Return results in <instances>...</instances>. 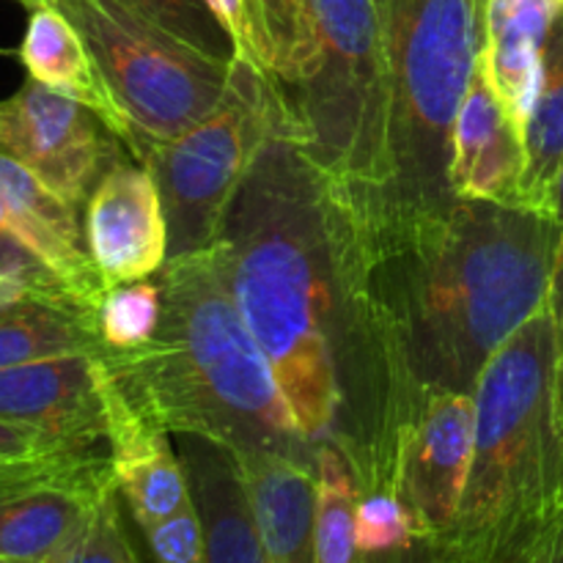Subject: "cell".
<instances>
[{
  "label": "cell",
  "instance_id": "obj_31",
  "mask_svg": "<svg viewBox=\"0 0 563 563\" xmlns=\"http://www.w3.org/2000/svg\"><path fill=\"white\" fill-rule=\"evenodd\" d=\"M0 275H3V278L22 280V284H27L31 289L44 291V295L69 297V300H75L71 291L58 280V275H55L47 264L38 262L36 253L14 234V229L5 223L3 212H0Z\"/></svg>",
  "mask_w": 563,
  "mask_h": 563
},
{
  "label": "cell",
  "instance_id": "obj_34",
  "mask_svg": "<svg viewBox=\"0 0 563 563\" xmlns=\"http://www.w3.org/2000/svg\"><path fill=\"white\" fill-rule=\"evenodd\" d=\"M363 563H440L438 555L427 548L423 539H418L410 550L396 555H383V559H363Z\"/></svg>",
  "mask_w": 563,
  "mask_h": 563
},
{
  "label": "cell",
  "instance_id": "obj_7",
  "mask_svg": "<svg viewBox=\"0 0 563 563\" xmlns=\"http://www.w3.org/2000/svg\"><path fill=\"white\" fill-rule=\"evenodd\" d=\"M297 143V126L278 82L245 58H234L212 113L165 143H152L141 163L157 181L168 223V258L207 251L223 214L258 154L275 137Z\"/></svg>",
  "mask_w": 563,
  "mask_h": 563
},
{
  "label": "cell",
  "instance_id": "obj_12",
  "mask_svg": "<svg viewBox=\"0 0 563 563\" xmlns=\"http://www.w3.org/2000/svg\"><path fill=\"white\" fill-rule=\"evenodd\" d=\"M110 165L82 207V234L93 267L110 286L146 280L168 262V223L157 181L143 163Z\"/></svg>",
  "mask_w": 563,
  "mask_h": 563
},
{
  "label": "cell",
  "instance_id": "obj_35",
  "mask_svg": "<svg viewBox=\"0 0 563 563\" xmlns=\"http://www.w3.org/2000/svg\"><path fill=\"white\" fill-rule=\"evenodd\" d=\"M544 212L553 214L555 220H561V223H563V165H561L559 176H555L553 187H550V196H548V203H544Z\"/></svg>",
  "mask_w": 563,
  "mask_h": 563
},
{
  "label": "cell",
  "instance_id": "obj_10",
  "mask_svg": "<svg viewBox=\"0 0 563 563\" xmlns=\"http://www.w3.org/2000/svg\"><path fill=\"white\" fill-rule=\"evenodd\" d=\"M0 152L25 165L75 209L86 207L110 165L132 157L93 110L31 77L0 99Z\"/></svg>",
  "mask_w": 563,
  "mask_h": 563
},
{
  "label": "cell",
  "instance_id": "obj_19",
  "mask_svg": "<svg viewBox=\"0 0 563 563\" xmlns=\"http://www.w3.org/2000/svg\"><path fill=\"white\" fill-rule=\"evenodd\" d=\"M16 58L25 66L27 77L75 102L86 104L88 110L99 115L137 159V137L132 132L130 121L115 104L102 71L93 64L86 42L71 25L69 16L55 3H44L31 9L27 16L25 36L16 47Z\"/></svg>",
  "mask_w": 563,
  "mask_h": 563
},
{
  "label": "cell",
  "instance_id": "obj_39",
  "mask_svg": "<svg viewBox=\"0 0 563 563\" xmlns=\"http://www.w3.org/2000/svg\"><path fill=\"white\" fill-rule=\"evenodd\" d=\"M0 563H42V561H14V559H0Z\"/></svg>",
  "mask_w": 563,
  "mask_h": 563
},
{
  "label": "cell",
  "instance_id": "obj_15",
  "mask_svg": "<svg viewBox=\"0 0 563 563\" xmlns=\"http://www.w3.org/2000/svg\"><path fill=\"white\" fill-rule=\"evenodd\" d=\"M526 135L495 97L482 64L471 77L454 124L451 190L465 201L522 203Z\"/></svg>",
  "mask_w": 563,
  "mask_h": 563
},
{
  "label": "cell",
  "instance_id": "obj_17",
  "mask_svg": "<svg viewBox=\"0 0 563 563\" xmlns=\"http://www.w3.org/2000/svg\"><path fill=\"white\" fill-rule=\"evenodd\" d=\"M110 462L121 500L130 506L135 526H148L176 515L192 500L185 465L170 434L143 421L124 405L108 374Z\"/></svg>",
  "mask_w": 563,
  "mask_h": 563
},
{
  "label": "cell",
  "instance_id": "obj_22",
  "mask_svg": "<svg viewBox=\"0 0 563 563\" xmlns=\"http://www.w3.org/2000/svg\"><path fill=\"white\" fill-rule=\"evenodd\" d=\"M563 165V9L553 20L542 53V82L526 126L522 203L544 212L550 187Z\"/></svg>",
  "mask_w": 563,
  "mask_h": 563
},
{
  "label": "cell",
  "instance_id": "obj_26",
  "mask_svg": "<svg viewBox=\"0 0 563 563\" xmlns=\"http://www.w3.org/2000/svg\"><path fill=\"white\" fill-rule=\"evenodd\" d=\"M267 14L269 36L275 53V82L280 93L295 91L306 77L313 55L311 22H308L306 0H262Z\"/></svg>",
  "mask_w": 563,
  "mask_h": 563
},
{
  "label": "cell",
  "instance_id": "obj_13",
  "mask_svg": "<svg viewBox=\"0 0 563 563\" xmlns=\"http://www.w3.org/2000/svg\"><path fill=\"white\" fill-rule=\"evenodd\" d=\"M102 355L0 368V421L42 429L60 440L108 443V368Z\"/></svg>",
  "mask_w": 563,
  "mask_h": 563
},
{
  "label": "cell",
  "instance_id": "obj_18",
  "mask_svg": "<svg viewBox=\"0 0 563 563\" xmlns=\"http://www.w3.org/2000/svg\"><path fill=\"white\" fill-rule=\"evenodd\" d=\"M563 0H482L478 64L526 135L542 82V53Z\"/></svg>",
  "mask_w": 563,
  "mask_h": 563
},
{
  "label": "cell",
  "instance_id": "obj_24",
  "mask_svg": "<svg viewBox=\"0 0 563 563\" xmlns=\"http://www.w3.org/2000/svg\"><path fill=\"white\" fill-rule=\"evenodd\" d=\"M163 317L159 280H132L110 286L97 308V328L104 350L135 352L152 341Z\"/></svg>",
  "mask_w": 563,
  "mask_h": 563
},
{
  "label": "cell",
  "instance_id": "obj_1",
  "mask_svg": "<svg viewBox=\"0 0 563 563\" xmlns=\"http://www.w3.org/2000/svg\"><path fill=\"white\" fill-rule=\"evenodd\" d=\"M324 187L335 258L401 427L434 394H476L495 352L550 306L561 220L511 203L421 207L385 190Z\"/></svg>",
  "mask_w": 563,
  "mask_h": 563
},
{
  "label": "cell",
  "instance_id": "obj_29",
  "mask_svg": "<svg viewBox=\"0 0 563 563\" xmlns=\"http://www.w3.org/2000/svg\"><path fill=\"white\" fill-rule=\"evenodd\" d=\"M207 5L234 42L236 58L251 60L256 69H262L264 75L275 80L273 36H269L262 0H207Z\"/></svg>",
  "mask_w": 563,
  "mask_h": 563
},
{
  "label": "cell",
  "instance_id": "obj_30",
  "mask_svg": "<svg viewBox=\"0 0 563 563\" xmlns=\"http://www.w3.org/2000/svg\"><path fill=\"white\" fill-rule=\"evenodd\" d=\"M141 533L154 563H207L201 517L192 500L165 520L141 526Z\"/></svg>",
  "mask_w": 563,
  "mask_h": 563
},
{
  "label": "cell",
  "instance_id": "obj_9",
  "mask_svg": "<svg viewBox=\"0 0 563 563\" xmlns=\"http://www.w3.org/2000/svg\"><path fill=\"white\" fill-rule=\"evenodd\" d=\"M115 487L108 443H53L0 460V559L53 561Z\"/></svg>",
  "mask_w": 563,
  "mask_h": 563
},
{
  "label": "cell",
  "instance_id": "obj_16",
  "mask_svg": "<svg viewBox=\"0 0 563 563\" xmlns=\"http://www.w3.org/2000/svg\"><path fill=\"white\" fill-rule=\"evenodd\" d=\"M174 443L201 517L207 563H273L234 451L196 434H176Z\"/></svg>",
  "mask_w": 563,
  "mask_h": 563
},
{
  "label": "cell",
  "instance_id": "obj_37",
  "mask_svg": "<svg viewBox=\"0 0 563 563\" xmlns=\"http://www.w3.org/2000/svg\"><path fill=\"white\" fill-rule=\"evenodd\" d=\"M553 531H555V528H553ZM550 537H553V533H550ZM550 537L544 539V544H542V548H539V550H533V553L528 555V559L522 561V563H548V548H550Z\"/></svg>",
  "mask_w": 563,
  "mask_h": 563
},
{
  "label": "cell",
  "instance_id": "obj_4",
  "mask_svg": "<svg viewBox=\"0 0 563 563\" xmlns=\"http://www.w3.org/2000/svg\"><path fill=\"white\" fill-rule=\"evenodd\" d=\"M476 443L440 563H522L563 517L553 306L528 319L476 385Z\"/></svg>",
  "mask_w": 563,
  "mask_h": 563
},
{
  "label": "cell",
  "instance_id": "obj_25",
  "mask_svg": "<svg viewBox=\"0 0 563 563\" xmlns=\"http://www.w3.org/2000/svg\"><path fill=\"white\" fill-rule=\"evenodd\" d=\"M146 20L157 22L174 36L220 60H234L236 49L229 33L212 14L207 0H119Z\"/></svg>",
  "mask_w": 563,
  "mask_h": 563
},
{
  "label": "cell",
  "instance_id": "obj_14",
  "mask_svg": "<svg viewBox=\"0 0 563 563\" xmlns=\"http://www.w3.org/2000/svg\"><path fill=\"white\" fill-rule=\"evenodd\" d=\"M0 212L14 234L47 264L77 302L97 311L108 284L93 267L86 234L77 218L80 209L55 196L25 165L0 152Z\"/></svg>",
  "mask_w": 563,
  "mask_h": 563
},
{
  "label": "cell",
  "instance_id": "obj_41",
  "mask_svg": "<svg viewBox=\"0 0 563 563\" xmlns=\"http://www.w3.org/2000/svg\"><path fill=\"white\" fill-rule=\"evenodd\" d=\"M561 256H563V245H561Z\"/></svg>",
  "mask_w": 563,
  "mask_h": 563
},
{
  "label": "cell",
  "instance_id": "obj_2",
  "mask_svg": "<svg viewBox=\"0 0 563 563\" xmlns=\"http://www.w3.org/2000/svg\"><path fill=\"white\" fill-rule=\"evenodd\" d=\"M209 251L306 438L344 454L361 495L394 493V394L335 258L328 187L291 137L258 154Z\"/></svg>",
  "mask_w": 563,
  "mask_h": 563
},
{
  "label": "cell",
  "instance_id": "obj_5",
  "mask_svg": "<svg viewBox=\"0 0 563 563\" xmlns=\"http://www.w3.org/2000/svg\"><path fill=\"white\" fill-rule=\"evenodd\" d=\"M390 88L385 192L421 207L454 203L451 146L482 47V0H374Z\"/></svg>",
  "mask_w": 563,
  "mask_h": 563
},
{
  "label": "cell",
  "instance_id": "obj_33",
  "mask_svg": "<svg viewBox=\"0 0 563 563\" xmlns=\"http://www.w3.org/2000/svg\"><path fill=\"white\" fill-rule=\"evenodd\" d=\"M550 306H553L555 317V396H559V412L563 427V256L559 258V269H555Z\"/></svg>",
  "mask_w": 563,
  "mask_h": 563
},
{
  "label": "cell",
  "instance_id": "obj_3",
  "mask_svg": "<svg viewBox=\"0 0 563 563\" xmlns=\"http://www.w3.org/2000/svg\"><path fill=\"white\" fill-rule=\"evenodd\" d=\"M159 289L163 317L152 341L102 355L124 405L170 438L196 434L234 454H280L317 465V445L280 396L214 253L207 247L168 258Z\"/></svg>",
  "mask_w": 563,
  "mask_h": 563
},
{
  "label": "cell",
  "instance_id": "obj_36",
  "mask_svg": "<svg viewBox=\"0 0 563 563\" xmlns=\"http://www.w3.org/2000/svg\"><path fill=\"white\" fill-rule=\"evenodd\" d=\"M548 563H563V517L559 520V526H555L553 537H550Z\"/></svg>",
  "mask_w": 563,
  "mask_h": 563
},
{
  "label": "cell",
  "instance_id": "obj_21",
  "mask_svg": "<svg viewBox=\"0 0 563 563\" xmlns=\"http://www.w3.org/2000/svg\"><path fill=\"white\" fill-rule=\"evenodd\" d=\"M273 563H313L317 465L280 454H234Z\"/></svg>",
  "mask_w": 563,
  "mask_h": 563
},
{
  "label": "cell",
  "instance_id": "obj_20",
  "mask_svg": "<svg viewBox=\"0 0 563 563\" xmlns=\"http://www.w3.org/2000/svg\"><path fill=\"white\" fill-rule=\"evenodd\" d=\"M102 352L97 311L0 275V368Z\"/></svg>",
  "mask_w": 563,
  "mask_h": 563
},
{
  "label": "cell",
  "instance_id": "obj_23",
  "mask_svg": "<svg viewBox=\"0 0 563 563\" xmlns=\"http://www.w3.org/2000/svg\"><path fill=\"white\" fill-rule=\"evenodd\" d=\"M357 500L361 489L350 462L333 443H319L313 563H363L355 539Z\"/></svg>",
  "mask_w": 563,
  "mask_h": 563
},
{
  "label": "cell",
  "instance_id": "obj_6",
  "mask_svg": "<svg viewBox=\"0 0 563 563\" xmlns=\"http://www.w3.org/2000/svg\"><path fill=\"white\" fill-rule=\"evenodd\" d=\"M313 55L284 97L297 146L339 187L388 190L390 88L374 0H306Z\"/></svg>",
  "mask_w": 563,
  "mask_h": 563
},
{
  "label": "cell",
  "instance_id": "obj_8",
  "mask_svg": "<svg viewBox=\"0 0 563 563\" xmlns=\"http://www.w3.org/2000/svg\"><path fill=\"white\" fill-rule=\"evenodd\" d=\"M53 3L77 27L130 121L137 163L152 143L174 141L207 119L223 97L234 60L212 58L119 0Z\"/></svg>",
  "mask_w": 563,
  "mask_h": 563
},
{
  "label": "cell",
  "instance_id": "obj_40",
  "mask_svg": "<svg viewBox=\"0 0 563 563\" xmlns=\"http://www.w3.org/2000/svg\"><path fill=\"white\" fill-rule=\"evenodd\" d=\"M0 55H11V49H5V47H0Z\"/></svg>",
  "mask_w": 563,
  "mask_h": 563
},
{
  "label": "cell",
  "instance_id": "obj_38",
  "mask_svg": "<svg viewBox=\"0 0 563 563\" xmlns=\"http://www.w3.org/2000/svg\"><path fill=\"white\" fill-rule=\"evenodd\" d=\"M16 3H22V5H25V9H27V11H31V9H36V5H44V3H53V0H16Z\"/></svg>",
  "mask_w": 563,
  "mask_h": 563
},
{
  "label": "cell",
  "instance_id": "obj_28",
  "mask_svg": "<svg viewBox=\"0 0 563 563\" xmlns=\"http://www.w3.org/2000/svg\"><path fill=\"white\" fill-rule=\"evenodd\" d=\"M119 500V489H113L86 528L47 563H143L126 537Z\"/></svg>",
  "mask_w": 563,
  "mask_h": 563
},
{
  "label": "cell",
  "instance_id": "obj_11",
  "mask_svg": "<svg viewBox=\"0 0 563 563\" xmlns=\"http://www.w3.org/2000/svg\"><path fill=\"white\" fill-rule=\"evenodd\" d=\"M476 443V396L434 394L405 429L394 493L410 511L418 539L434 544L451 531Z\"/></svg>",
  "mask_w": 563,
  "mask_h": 563
},
{
  "label": "cell",
  "instance_id": "obj_32",
  "mask_svg": "<svg viewBox=\"0 0 563 563\" xmlns=\"http://www.w3.org/2000/svg\"><path fill=\"white\" fill-rule=\"evenodd\" d=\"M53 443H64V440L53 438V434L42 432V429L0 421V460L27 454V451L44 449V445H53ZM69 443H77V440H69Z\"/></svg>",
  "mask_w": 563,
  "mask_h": 563
},
{
  "label": "cell",
  "instance_id": "obj_27",
  "mask_svg": "<svg viewBox=\"0 0 563 563\" xmlns=\"http://www.w3.org/2000/svg\"><path fill=\"white\" fill-rule=\"evenodd\" d=\"M355 539L363 559H383L410 550L418 531L396 493H368L357 500Z\"/></svg>",
  "mask_w": 563,
  "mask_h": 563
}]
</instances>
